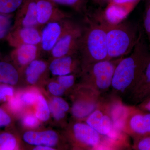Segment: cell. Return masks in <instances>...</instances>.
<instances>
[{"label": "cell", "instance_id": "obj_3", "mask_svg": "<svg viewBox=\"0 0 150 150\" xmlns=\"http://www.w3.org/2000/svg\"><path fill=\"white\" fill-rule=\"evenodd\" d=\"M140 29L129 22L123 21L115 25L107 24L108 60L123 58L131 53L138 41Z\"/></svg>", "mask_w": 150, "mask_h": 150}, {"label": "cell", "instance_id": "obj_30", "mask_svg": "<svg viewBox=\"0 0 150 150\" xmlns=\"http://www.w3.org/2000/svg\"><path fill=\"white\" fill-rule=\"evenodd\" d=\"M14 95V90L12 86L0 83V102H5Z\"/></svg>", "mask_w": 150, "mask_h": 150}, {"label": "cell", "instance_id": "obj_21", "mask_svg": "<svg viewBox=\"0 0 150 150\" xmlns=\"http://www.w3.org/2000/svg\"><path fill=\"white\" fill-rule=\"evenodd\" d=\"M50 112L57 120L64 118L66 112L69 109V106L67 101L61 98L54 97L49 105Z\"/></svg>", "mask_w": 150, "mask_h": 150}, {"label": "cell", "instance_id": "obj_25", "mask_svg": "<svg viewBox=\"0 0 150 150\" xmlns=\"http://www.w3.org/2000/svg\"><path fill=\"white\" fill-rule=\"evenodd\" d=\"M23 0H0V13L14 14L21 5Z\"/></svg>", "mask_w": 150, "mask_h": 150}, {"label": "cell", "instance_id": "obj_12", "mask_svg": "<svg viewBox=\"0 0 150 150\" xmlns=\"http://www.w3.org/2000/svg\"><path fill=\"white\" fill-rule=\"evenodd\" d=\"M49 71L54 76L71 74L79 70L81 71V61L79 53L51 59Z\"/></svg>", "mask_w": 150, "mask_h": 150}, {"label": "cell", "instance_id": "obj_27", "mask_svg": "<svg viewBox=\"0 0 150 150\" xmlns=\"http://www.w3.org/2000/svg\"><path fill=\"white\" fill-rule=\"evenodd\" d=\"M24 104L22 100L20 95H14L7 101L9 110L13 113H17L21 111Z\"/></svg>", "mask_w": 150, "mask_h": 150}, {"label": "cell", "instance_id": "obj_19", "mask_svg": "<svg viewBox=\"0 0 150 150\" xmlns=\"http://www.w3.org/2000/svg\"><path fill=\"white\" fill-rule=\"evenodd\" d=\"M19 70L12 62L0 60V83L15 85L20 77Z\"/></svg>", "mask_w": 150, "mask_h": 150}, {"label": "cell", "instance_id": "obj_22", "mask_svg": "<svg viewBox=\"0 0 150 150\" xmlns=\"http://www.w3.org/2000/svg\"><path fill=\"white\" fill-rule=\"evenodd\" d=\"M35 115L38 120L45 122L50 117V110L49 105L45 98L38 94L36 102Z\"/></svg>", "mask_w": 150, "mask_h": 150}, {"label": "cell", "instance_id": "obj_18", "mask_svg": "<svg viewBox=\"0 0 150 150\" xmlns=\"http://www.w3.org/2000/svg\"><path fill=\"white\" fill-rule=\"evenodd\" d=\"M23 139L29 144L36 146L44 145L53 147L58 143L59 137L55 131L51 130L42 132L30 131L25 133Z\"/></svg>", "mask_w": 150, "mask_h": 150}, {"label": "cell", "instance_id": "obj_16", "mask_svg": "<svg viewBox=\"0 0 150 150\" xmlns=\"http://www.w3.org/2000/svg\"><path fill=\"white\" fill-rule=\"evenodd\" d=\"M137 4H119L110 2L105 10L100 13L101 16L108 25L119 24L124 21Z\"/></svg>", "mask_w": 150, "mask_h": 150}, {"label": "cell", "instance_id": "obj_20", "mask_svg": "<svg viewBox=\"0 0 150 150\" xmlns=\"http://www.w3.org/2000/svg\"><path fill=\"white\" fill-rule=\"evenodd\" d=\"M49 64L45 61L36 59L30 63L24 69L25 79L28 82L34 84L49 70Z\"/></svg>", "mask_w": 150, "mask_h": 150}, {"label": "cell", "instance_id": "obj_32", "mask_svg": "<svg viewBox=\"0 0 150 150\" xmlns=\"http://www.w3.org/2000/svg\"><path fill=\"white\" fill-rule=\"evenodd\" d=\"M38 94L33 91L25 92L20 95L22 100L24 104L32 105L36 103Z\"/></svg>", "mask_w": 150, "mask_h": 150}, {"label": "cell", "instance_id": "obj_15", "mask_svg": "<svg viewBox=\"0 0 150 150\" xmlns=\"http://www.w3.org/2000/svg\"><path fill=\"white\" fill-rule=\"evenodd\" d=\"M41 52L40 46L21 45L13 48L11 52L10 58L13 63L21 71L30 63L38 59Z\"/></svg>", "mask_w": 150, "mask_h": 150}, {"label": "cell", "instance_id": "obj_23", "mask_svg": "<svg viewBox=\"0 0 150 150\" xmlns=\"http://www.w3.org/2000/svg\"><path fill=\"white\" fill-rule=\"evenodd\" d=\"M57 5L71 8L78 13L83 14L87 13V4L89 0H52Z\"/></svg>", "mask_w": 150, "mask_h": 150}, {"label": "cell", "instance_id": "obj_29", "mask_svg": "<svg viewBox=\"0 0 150 150\" xmlns=\"http://www.w3.org/2000/svg\"><path fill=\"white\" fill-rule=\"evenodd\" d=\"M132 148L136 150H150V136L134 139Z\"/></svg>", "mask_w": 150, "mask_h": 150}, {"label": "cell", "instance_id": "obj_17", "mask_svg": "<svg viewBox=\"0 0 150 150\" xmlns=\"http://www.w3.org/2000/svg\"><path fill=\"white\" fill-rule=\"evenodd\" d=\"M129 95L131 102L139 104L150 96V59L139 81Z\"/></svg>", "mask_w": 150, "mask_h": 150}, {"label": "cell", "instance_id": "obj_4", "mask_svg": "<svg viewBox=\"0 0 150 150\" xmlns=\"http://www.w3.org/2000/svg\"><path fill=\"white\" fill-rule=\"evenodd\" d=\"M121 58L105 60L93 63L81 71L87 86L100 94L111 88L112 78L116 65Z\"/></svg>", "mask_w": 150, "mask_h": 150}, {"label": "cell", "instance_id": "obj_33", "mask_svg": "<svg viewBox=\"0 0 150 150\" xmlns=\"http://www.w3.org/2000/svg\"><path fill=\"white\" fill-rule=\"evenodd\" d=\"M49 91L53 95L59 96L64 93L67 90L58 82H52L49 84L48 86Z\"/></svg>", "mask_w": 150, "mask_h": 150}, {"label": "cell", "instance_id": "obj_2", "mask_svg": "<svg viewBox=\"0 0 150 150\" xmlns=\"http://www.w3.org/2000/svg\"><path fill=\"white\" fill-rule=\"evenodd\" d=\"M86 25L83 28L79 54L81 61V71L89 65L108 60L106 32L107 24L100 13L94 17L85 15Z\"/></svg>", "mask_w": 150, "mask_h": 150}, {"label": "cell", "instance_id": "obj_13", "mask_svg": "<svg viewBox=\"0 0 150 150\" xmlns=\"http://www.w3.org/2000/svg\"><path fill=\"white\" fill-rule=\"evenodd\" d=\"M21 27H40L37 21L36 0H23L16 12L11 28Z\"/></svg>", "mask_w": 150, "mask_h": 150}, {"label": "cell", "instance_id": "obj_10", "mask_svg": "<svg viewBox=\"0 0 150 150\" xmlns=\"http://www.w3.org/2000/svg\"><path fill=\"white\" fill-rule=\"evenodd\" d=\"M37 21L40 27L51 22L70 18L71 15L59 8L52 0H36Z\"/></svg>", "mask_w": 150, "mask_h": 150}, {"label": "cell", "instance_id": "obj_38", "mask_svg": "<svg viewBox=\"0 0 150 150\" xmlns=\"http://www.w3.org/2000/svg\"><path fill=\"white\" fill-rule=\"evenodd\" d=\"M34 150H53L54 149L51 147L47 146L44 145H40L37 146L35 148Z\"/></svg>", "mask_w": 150, "mask_h": 150}, {"label": "cell", "instance_id": "obj_28", "mask_svg": "<svg viewBox=\"0 0 150 150\" xmlns=\"http://www.w3.org/2000/svg\"><path fill=\"white\" fill-rule=\"evenodd\" d=\"M143 26L150 48V0H148L145 7L143 16Z\"/></svg>", "mask_w": 150, "mask_h": 150}, {"label": "cell", "instance_id": "obj_14", "mask_svg": "<svg viewBox=\"0 0 150 150\" xmlns=\"http://www.w3.org/2000/svg\"><path fill=\"white\" fill-rule=\"evenodd\" d=\"M100 94L89 87L86 95L76 100L73 105L71 112L75 118H86L97 108L100 101Z\"/></svg>", "mask_w": 150, "mask_h": 150}, {"label": "cell", "instance_id": "obj_31", "mask_svg": "<svg viewBox=\"0 0 150 150\" xmlns=\"http://www.w3.org/2000/svg\"><path fill=\"white\" fill-rule=\"evenodd\" d=\"M75 76L74 74L58 76L57 81L66 90L71 87L75 82Z\"/></svg>", "mask_w": 150, "mask_h": 150}, {"label": "cell", "instance_id": "obj_6", "mask_svg": "<svg viewBox=\"0 0 150 150\" xmlns=\"http://www.w3.org/2000/svg\"><path fill=\"white\" fill-rule=\"evenodd\" d=\"M121 126V130L134 139L150 136V112L138 108H128Z\"/></svg>", "mask_w": 150, "mask_h": 150}, {"label": "cell", "instance_id": "obj_5", "mask_svg": "<svg viewBox=\"0 0 150 150\" xmlns=\"http://www.w3.org/2000/svg\"><path fill=\"white\" fill-rule=\"evenodd\" d=\"M86 123L101 136L110 140L117 139L118 129L115 127L110 112V105L100 102L97 108L86 118Z\"/></svg>", "mask_w": 150, "mask_h": 150}, {"label": "cell", "instance_id": "obj_40", "mask_svg": "<svg viewBox=\"0 0 150 150\" xmlns=\"http://www.w3.org/2000/svg\"><path fill=\"white\" fill-rule=\"evenodd\" d=\"M1 59V51H0V60Z\"/></svg>", "mask_w": 150, "mask_h": 150}, {"label": "cell", "instance_id": "obj_8", "mask_svg": "<svg viewBox=\"0 0 150 150\" xmlns=\"http://www.w3.org/2000/svg\"><path fill=\"white\" fill-rule=\"evenodd\" d=\"M74 23L68 18L51 22L44 25L41 29V52L50 53L59 39Z\"/></svg>", "mask_w": 150, "mask_h": 150}, {"label": "cell", "instance_id": "obj_9", "mask_svg": "<svg viewBox=\"0 0 150 150\" xmlns=\"http://www.w3.org/2000/svg\"><path fill=\"white\" fill-rule=\"evenodd\" d=\"M38 27H21L11 28L6 40L13 48L23 45L40 46L41 29Z\"/></svg>", "mask_w": 150, "mask_h": 150}, {"label": "cell", "instance_id": "obj_39", "mask_svg": "<svg viewBox=\"0 0 150 150\" xmlns=\"http://www.w3.org/2000/svg\"><path fill=\"white\" fill-rule=\"evenodd\" d=\"M94 1H95L97 2L100 3V2L104 1V0H94Z\"/></svg>", "mask_w": 150, "mask_h": 150}, {"label": "cell", "instance_id": "obj_35", "mask_svg": "<svg viewBox=\"0 0 150 150\" xmlns=\"http://www.w3.org/2000/svg\"><path fill=\"white\" fill-rule=\"evenodd\" d=\"M11 121V118L8 113L0 108V128L8 126Z\"/></svg>", "mask_w": 150, "mask_h": 150}, {"label": "cell", "instance_id": "obj_37", "mask_svg": "<svg viewBox=\"0 0 150 150\" xmlns=\"http://www.w3.org/2000/svg\"><path fill=\"white\" fill-rule=\"evenodd\" d=\"M140 0H112L111 2L119 4H138Z\"/></svg>", "mask_w": 150, "mask_h": 150}, {"label": "cell", "instance_id": "obj_26", "mask_svg": "<svg viewBox=\"0 0 150 150\" xmlns=\"http://www.w3.org/2000/svg\"><path fill=\"white\" fill-rule=\"evenodd\" d=\"M17 146L16 138L11 133L0 134V150H13Z\"/></svg>", "mask_w": 150, "mask_h": 150}, {"label": "cell", "instance_id": "obj_36", "mask_svg": "<svg viewBox=\"0 0 150 150\" xmlns=\"http://www.w3.org/2000/svg\"><path fill=\"white\" fill-rule=\"evenodd\" d=\"M137 108L143 111L150 112V96L139 103Z\"/></svg>", "mask_w": 150, "mask_h": 150}, {"label": "cell", "instance_id": "obj_11", "mask_svg": "<svg viewBox=\"0 0 150 150\" xmlns=\"http://www.w3.org/2000/svg\"><path fill=\"white\" fill-rule=\"evenodd\" d=\"M75 139L89 149H98L102 146L104 137L101 136L86 123H77L73 127Z\"/></svg>", "mask_w": 150, "mask_h": 150}, {"label": "cell", "instance_id": "obj_24", "mask_svg": "<svg viewBox=\"0 0 150 150\" xmlns=\"http://www.w3.org/2000/svg\"><path fill=\"white\" fill-rule=\"evenodd\" d=\"M15 14L0 13V40H6L13 25Z\"/></svg>", "mask_w": 150, "mask_h": 150}, {"label": "cell", "instance_id": "obj_34", "mask_svg": "<svg viewBox=\"0 0 150 150\" xmlns=\"http://www.w3.org/2000/svg\"><path fill=\"white\" fill-rule=\"evenodd\" d=\"M38 120L36 115L29 113L25 115L23 118L22 122L26 127L34 128L38 125Z\"/></svg>", "mask_w": 150, "mask_h": 150}, {"label": "cell", "instance_id": "obj_1", "mask_svg": "<svg viewBox=\"0 0 150 150\" xmlns=\"http://www.w3.org/2000/svg\"><path fill=\"white\" fill-rule=\"evenodd\" d=\"M150 59V48L143 31L129 55L121 58L116 65L111 88L117 95H129L136 85Z\"/></svg>", "mask_w": 150, "mask_h": 150}, {"label": "cell", "instance_id": "obj_41", "mask_svg": "<svg viewBox=\"0 0 150 150\" xmlns=\"http://www.w3.org/2000/svg\"><path fill=\"white\" fill-rule=\"evenodd\" d=\"M106 1H107L108 2V3L110 2V1H112V0H106Z\"/></svg>", "mask_w": 150, "mask_h": 150}, {"label": "cell", "instance_id": "obj_7", "mask_svg": "<svg viewBox=\"0 0 150 150\" xmlns=\"http://www.w3.org/2000/svg\"><path fill=\"white\" fill-rule=\"evenodd\" d=\"M83 30V27L74 23L51 50V59L79 53Z\"/></svg>", "mask_w": 150, "mask_h": 150}]
</instances>
